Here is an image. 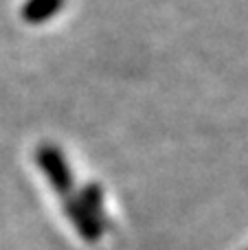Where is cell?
Segmentation results:
<instances>
[{"label":"cell","mask_w":248,"mask_h":250,"mask_svg":"<svg viewBox=\"0 0 248 250\" xmlns=\"http://www.w3.org/2000/svg\"><path fill=\"white\" fill-rule=\"evenodd\" d=\"M62 7H64V0H26L22 7V20L29 24H42L55 18Z\"/></svg>","instance_id":"cell-1"}]
</instances>
